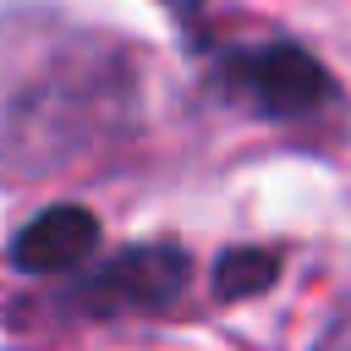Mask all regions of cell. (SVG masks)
I'll list each match as a JSON object with an SVG mask.
<instances>
[{
  "mask_svg": "<svg viewBox=\"0 0 351 351\" xmlns=\"http://www.w3.org/2000/svg\"><path fill=\"white\" fill-rule=\"evenodd\" d=\"M93 241H99V219L77 203H55L11 236V263L22 274H66L93 252Z\"/></svg>",
  "mask_w": 351,
  "mask_h": 351,
  "instance_id": "obj_3",
  "label": "cell"
},
{
  "mask_svg": "<svg viewBox=\"0 0 351 351\" xmlns=\"http://www.w3.org/2000/svg\"><path fill=\"white\" fill-rule=\"evenodd\" d=\"M280 274V252L274 247H230L214 269V296L219 302H247L258 291H269Z\"/></svg>",
  "mask_w": 351,
  "mask_h": 351,
  "instance_id": "obj_4",
  "label": "cell"
},
{
  "mask_svg": "<svg viewBox=\"0 0 351 351\" xmlns=\"http://www.w3.org/2000/svg\"><path fill=\"white\" fill-rule=\"evenodd\" d=\"M186 285V252L170 241H143L121 258H110L93 280H82L88 313H159Z\"/></svg>",
  "mask_w": 351,
  "mask_h": 351,
  "instance_id": "obj_2",
  "label": "cell"
},
{
  "mask_svg": "<svg viewBox=\"0 0 351 351\" xmlns=\"http://www.w3.org/2000/svg\"><path fill=\"white\" fill-rule=\"evenodd\" d=\"M214 66H219V82H225L236 99H247L252 110L280 115V121H291V115H318V110L335 99L329 71H324L307 49L280 44V38H269V44H236V49H225Z\"/></svg>",
  "mask_w": 351,
  "mask_h": 351,
  "instance_id": "obj_1",
  "label": "cell"
}]
</instances>
